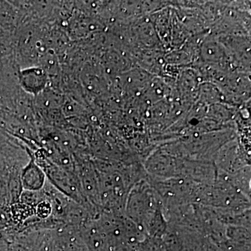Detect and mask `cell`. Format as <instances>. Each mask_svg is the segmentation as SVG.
I'll use <instances>...</instances> for the list:
<instances>
[{"instance_id":"cell-1","label":"cell","mask_w":251,"mask_h":251,"mask_svg":"<svg viewBox=\"0 0 251 251\" xmlns=\"http://www.w3.org/2000/svg\"><path fill=\"white\" fill-rule=\"evenodd\" d=\"M21 183L25 191H39L45 186L46 175L41 167L30 162L23 168L21 173Z\"/></svg>"}]
</instances>
